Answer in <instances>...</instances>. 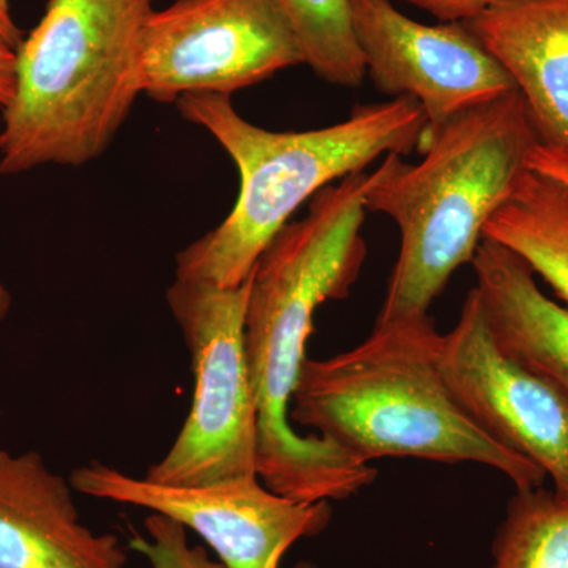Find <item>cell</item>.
<instances>
[{
  "label": "cell",
  "mask_w": 568,
  "mask_h": 568,
  "mask_svg": "<svg viewBox=\"0 0 568 568\" xmlns=\"http://www.w3.org/2000/svg\"><path fill=\"white\" fill-rule=\"evenodd\" d=\"M368 174H351L310 200L261 254L250 283L245 346L257 406L256 473L265 488L295 503L343 500L377 477L316 435H298L290 410L315 331L316 310L351 293L366 260Z\"/></svg>",
  "instance_id": "obj_1"
},
{
  "label": "cell",
  "mask_w": 568,
  "mask_h": 568,
  "mask_svg": "<svg viewBox=\"0 0 568 568\" xmlns=\"http://www.w3.org/2000/svg\"><path fill=\"white\" fill-rule=\"evenodd\" d=\"M439 335L429 315L376 323L354 349L306 358L291 422L362 465L381 458L476 463L517 489L544 487L540 467L497 443L458 405L437 368Z\"/></svg>",
  "instance_id": "obj_2"
},
{
  "label": "cell",
  "mask_w": 568,
  "mask_h": 568,
  "mask_svg": "<svg viewBox=\"0 0 568 568\" xmlns=\"http://www.w3.org/2000/svg\"><path fill=\"white\" fill-rule=\"evenodd\" d=\"M540 144L518 89L452 119L417 164L388 153L365 189L366 212L399 231V253L377 323L429 315L463 264L473 263L493 213Z\"/></svg>",
  "instance_id": "obj_3"
},
{
  "label": "cell",
  "mask_w": 568,
  "mask_h": 568,
  "mask_svg": "<svg viewBox=\"0 0 568 568\" xmlns=\"http://www.w3.org/2000/svg\"><path fill=\"white\" fill-rule=\"evenodd\" d=\"M183 119L203 126L231 156L241 178L233 211L175 256V278L237 287L305 201L332 183L364 173L381 155L420 151L428 129L410 97L357 104L346 121L310 132H271L246 121L231 97L189 93Z\"/></svg>",
  "instance_id": "obj_4"
},
{
  "label": "cell",
  "mask_w": 568,
  "mask_h": 568,
  "mask_svg": "<svg viewBox=\"0 0 568 568\" xmlns=\"http://www.w3.org/2000/svg\"><path fill=\"white\" fill-rule=\"evenodd\" d=\"M155 0H48L17 50L0 123V174L99 159L141 88V33Z\"/></svg>",
  "instance_id": "obj_5"
},
{
  "label": "cell",
  "mask_w": 568,
  "mask_h": 568,
  "mask_svg": "<svg viewBox=\"0 0 568 568\" xmlns=\"http://www.w3.org/2000/svg\"><path fill=\"white\" fill-rule=\"evenodd\" d=\"M252 276L237 287L175 278L166 302L192 358V409L144 478L201 488L257 478V406L245 346Z\"/></svg>",
  "instance_id": "obj_6"
},
{
  "label": "cell",
  "mask_w": 568,
  "mask_h": 568,
  "mask_svg": "<svg viewBox=\"0 0 568 568\" xmlns=\"http://www.w3.org/2000/svg\"><path fill=\"white\" fill-rule=\"evenodd\" d=\"M140 63L142 93L175 103L231 97L304 58L275 0H175L145 20Z\"/></svg>",
  "instance_id": "obj_7"
},
{
  "label": "cell",
  "mask_w": 568,
  "mask_h": 568,
  "mask_svg": "<svg viewBox=\"0 0 568 568\" xmlns=\"http://www.w3.org/2000/svg\"><path fill=\"white\" fill-rule=\"evenodd\" d=\"M70 484L81 495L175 519L203 538L226 568H280L287 549L320 536L332 519L327 500L295 503L265 488L260 478L166 487L92 462L77 467Z\"/></svg>",
  "instance_id": "obj_8"
},
{
  "label": "cell",
  "mask_w": 568,
  "mask_h": 568,
  "mask_svg": "<svg viewBox=\"0 0 568 568\" xmlns=\"http://www.w3.org/2000/svg\"><path fill=\"white\" fill-rule=\"evenodd\" d=\"M437 368L485 433L540 467L568 507V395L496 345L476 290L457 325L439 335Z\"/></svg>",
  "instance_id": "obj_9"
},
{
  "label": "cell",
  "mask_w": 568,
  "mask_h": 568,
  "mask_svg": "<svg viewBox=\"0 0 568 568\" xmlns=\"http://www.w3.org/2000/svg\"><path fill=\"white\" fill-rule=\"evenodd\" d=\"M351 9L366 74L377 91L424 108L425 141L463 112L517 89L466 22L424 24L390 0H351Z\"/></svg>",
  "instance_id": "obj_10"
},
{
  "label": "cell",
  "mask_w": 568,
  "mask_h": 568,
  "mask_svg": "<svg viewBox=\"0 0 568 568\" xmlns=\"http://www.w3.org/2000/svg\"><path fill=\"white\" fill-rule=\"evenodd\" d=\"M71 484L37 452L0 450V568H126L114 534L81 523Z\"/></svg>",
  "instance_id": "obj_11"
},
{
  "label": "cell",
  "mask_w": 568,
  "mask_h": 568,
  "mask_svg": "<svg viewBox=\"0 0 568 568\" xmlns=\"http://www.w3.org/2000/svg\"><path fill=\"white\" fill-rule=\"evenodd\" d=\"M466 24L514 80L540 144L568 152V0H503Z\"/></svg>",
  "instance_id": "obj_12"
},
{
  "label": "cell",
  "mask_w": 568,
  "mask_h": 568,
  "mask_svg": "<svg viewBox=\"0 0 568 568\" xmlns=\"http://www.w3.org/2000/svg\"><path fill=\"white\" fill-rule=\"evenodd\" d=\"M478 298L496 345L568 395V308L541 293L506 246L481 239L473 260Z\"/></svg>",
  "instance_id": "obj_13"
},
{
  "label": "cell",
  "mask_w": 568,
  "mask_h": 568,
  "mask_svg": "<svg viewBox=\"0 0 568 568\" xmlns=\"http://www.w3.org/2000/svg\"><path fill=\"white\" fill-rule=\"evenodd\" d=\"M521 257L568 308V185L529 166L484 230Z\"/></svg>",
  "instance_id": "obj_14"
},
{
  "label": "cell",
  "mask_w": 568,
  "mask_h": 568,
  "mask_svg": "<svg viewBox=\"0 0 568 568\" xmlns=\"http://www.w3.org/2000/svg\"><path fill=\"white\" fill-rule=\"evenodd\" d=\"M488 568H568V507L544 487L517 489L493 538Z\"/></svg>",
  "instance_id": "obj_15"
},
{
  "label": "cell",
  "mask_w": 568,
  "mask_h": 568,
  "mask_svg": "<svg viewBox=\"0 0 568 568\" xmlns=\"http://www.w3.org/2000/svg\"><path fill=\"white\" fill-rule=\"evenodd\" d=\"M293 29L305 65L339 88H361L364 55L353 26L351 0H275Z\"/></svg>",
  "instance_id": "obj_16"
},
{
  "label": "cell",
  "mask_w": 568,
  "mask_h": 568,
  "mask_svg": "<svg viewBox=\"0 0 568 568\" xmlns=\"http://www.w3.org/2000/svg\"><path fill=\"white\" fill-rule=\"evenodd\" d=\"M145 536L133 532L130 548L148 559L152 568H226L207 549L190 545L189 529L173 518L152 514L144 521Z\"/></svg>",
  "instance_id": "obj_17"
},
{
  "label": "cell",
  "mask_w": 568,
  "mask_h": 568,
  "mask_svg": "<svg viewBox=\"0 0 568 568\" xmlns=\"http://www.w3.org/2000/svg\"><path fill=\"white\" fill-rule=\"evenodd\" d=\"M428 11L439 22H466L503 0H406Z\"/></svg>",
  "instance_id": "obj_18"
},
{
  "label": "cell",
  "mask_w": 568,
  "mask_h": 568,
  "mask_svg": "<svg viewBox=\"0 0 568 568\" xmlns=\"http://www.w3.org/2000/svg\"><path fill=\"white\" fill-rule=\"evenodd\" d=\"M529 166L555 175L568 185V152L562 149L538 144L529 159Z\"/></svg>",
  "instance_id": "obj_19"
},
{
  "label": "cell",
  "mask_w": 568,
  "mask_h": 568,
  "mask_svg": "<svg viewBox=\"0 0 568 568\" xmlns=\"http://www.w3.org/2000/svg\"><path fill=\"white\" fill-rule=\"evenodd\" d=\"M17 93V50L0 40V110H6Z\"/></svg>",
  "instance_id": "obj_20"
},
{
  "label": "cell",
  "mask_w": 568,
  "mask_h": 568,
  "mask_svg": "<svg viewBox=\"0 0 568 568\" xmlns=\"http://www.w3.org/2000/svg\"><path fill=\"white\" fill-rule=\"evenodd\" d=\"M0 40L6 41L14 50H18L24 40V33L18 28L11 13L9 0H0Z\"/></svg>",
  "instance_id": "obj_21"
},
{
  "label": "cell",
  "mask_w": 568,
  "mask_h": 568,
  "mask_svg": "<svg viewBox=\"0 0 568 568\" xmlns=\"http://www.w3.org/2000/svg\"><path fill=\"white\" fill-rule=\"evenodd\" d=\"M11 308V295L9 290L0 282V324L3 323Z\"/></svg>",
  "instance_id": "obj_22"
},
{
  "label": "cell",
  "mask_w": 568,
  "mask_h": 568,
  "mask_svg": "<svg viewBox=\"0 0 568 568\" xmlns=\"http://www.w3.org/2000/svg\"><path fill=\"white\" fill-rule=\"evenodd\" d=\"M295 568H320L316 566V564L310 562V560H302V562H298Z\"/></svg>",
  "instance_id": "obj_23"
}]
</instances>
